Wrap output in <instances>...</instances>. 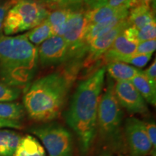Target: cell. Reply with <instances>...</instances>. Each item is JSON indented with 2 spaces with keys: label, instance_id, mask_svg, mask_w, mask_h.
Returning <instances> with one entry per match:
<instances>
[{
  "label": "cell",
  "instance_id": "cell-40",
  "mask_svg": "<svg viewBox=\"0 0 156 156\" xmlns=\"http://www.w3.org/2000/svg\"><path fill=\"white\" fill-rule=\"evenodd\" d=\"M153 156H155V153H154V155H153Z\"/></svg>",
  "mask_w": 156,
  "mask_h": 156
},
{
  "label": "cell",
  "instance_id": "cell-18",
  "mask_svg": "<svg viewBox=\"0 0 156 156\" xmlns=\"http://www.w3.org/2000/svg\"><path fill=\"white\" fill-rule=\"evenodd\" d=\"M72 11V9L64 7L48 10V15L46 20L51 28L53 36H62Z\"/></svg>",
  "mask_w": 156,
  "mask_h": 156
},
{
  "label": "cell",
  "instance_id": "cell-6",
  "mask_svg": "<svg viewBox=\"0 0 156 156\" xmlns=\"http://www.w3.org/2000/svg\"><path fill=\"white\" fill-rule=\"evenodd\" d=\"M30 131L41 140L49 156L73 155V136L63 126L55 123H47L31 128Z\"/></svg>",
  "mask_w": 156,
  "mask_h": 156
},
{
  "label": "cell",
  "instance_id": "cell-27",
  "mask_svg": "<svg viewBox=\"0 0 156 156\" xmlns=\"http://www.w3.org/2000/svg\"><path fill=\"white\" fill-rule=\"evenodd\" d=\"M156 40H149L138 43L135 54H152L155 51Z\"/></svg>",
  "mask_w": 156,
  "mask_h": 156
},
{
  "label": "cell",
  "instance_id": "cell-3",
  "mask_svg": "<svg viewBox=\"0 0 156 156\" xmlns=\"http://www.w3.org/2000/svg\"><path fill=\"white\" fill-rule=\"evenodd\" d=\"M38 47L26 34L0 36V80L9 86L25 90L38 69Z\"/></svg>",
  "mask_w": 156,
  "mask_h": 156
},
{
  "label": "cell",
  "instance_id": "cell-37",
  "mask_svg": "<svg viewBox=\"0 0 156 156\" xmlns=\"http://www.w3.org/2000/svg\"><path fill=\"white\" fill-rule=\"evenodd\" d=\"M101 156H113V155H112V153H110L109 152H104V153L101 154Z\"/></svg>",
  "mask_w": 156,
  "mask_h": 156
},
{
  "label": "cell",
  "instance_id": "cell-9",
  "mask_svg": "<svg viewBox=\"0 0 156 156\" xmlns=\"http://www.w3.org/2000/svg\"><path fill=\"white\" fill-rule=\"evenodd\" d=\"M38 62L42 68L63 65L69 61V48L62 36H52L38 47Z\"/></svg>",
  "mask_w": 156,
  "mask_h": 156
},
{
  "label": "cell",
  "instance_id": "cell-39",
  "mask_svg": "<svg viewBox=\"0 0 156 156\" xmlns=\"http://www.w3.org/2000/svg\"><path fill=\"white\" fill-rule=\"evenodd\" d=\"M118 156H125V155H122V154H119V155H118Z\"/></svg>",
  "mask_w": 156,
  "mask_h": 156
},
{
  "label": "cell",
  "instance_id": "cell-26",
  "mask_svg": "<svg viewBox=\"0 0 156 156\" xmlns=\"http://www.w3.org/2000/svg\"><path fill=\"white\" fill-rule=\"evenodd\" d=\"M104 5L116 9H126L129 10L138 5L137 0H107Z\"/></svg>",
  "mask_w": 156,
  "mask_h": 156
},
{
  "label": "cell",
  "instance_id": "cell-4",
  "mask_svg": "<svg viewBox=\"0 0 156 156\" xmlns=\"http://www.w3.org/2000/svg\"><path fill=\"white\" fill-rule=\"evenodd\" d=\"M106 85L98 108L97 132L105 142L117 147L122 141L124 113L115 95L114 83L112 78H108Z\"/></svg>",
  "mask_w": 156,
  "mask_h": 156
},
{
  "label": "cell",
  "instance_id": "cell-22",
  "mask_svg": "<svg viewBox=\"0 0 156 156\" xmlns=\"http://www.w3.org/2000/svg\"><path fill=\"white\" fill-rule=\"evenodd\" d=\"M25 115L23 104L16 102H0V119L20 121Z\"/></svg>",
  "mask_w": 156,
  "mask_h": 156
},
{
  "label": "cell",
  "instance_id": "cell-24",
  "mask_svg": "<svg viewBox=\"0 0 156 156\" xmlns=\"http://www.w3.org/2000/svg\"><path fill=\"white\" fill-rule=\"evenodd\" d=\"M152 54H134L133 55L120 58L117 62H122L124 63L131 64L134 67H138V69H142L147 65L148 62L151 61L152 58Z\"/></svg>",
  "mask_w": 156,
  "mask_h": 156
},
{
  "label": "cell",
  "instance_id": "cell-33",
  "mask_svg": "<svg viewBox=\"0 0 156 156\" xmlns=\"http://www.w3.org/2000/svg\"><path fill=\"white\" fill-rule=\"evenodd\" d=\"M21 129L23 128L22 123L19 121H12L0 119V129Z\"/></svg>",
  "mask_w": 156,
  "mask_h": 156
},
{
  "label": "cell",
  "instance_id": "cell-25",
  "mask_svg": "<svg viewBox=\"0 0 156 156\" xmlns=\"http://www.w3.org/2000/svg\"><path fill=\"white\" fill-rule=\"evenodd\" d=\"M156 37V24L155 21L150 23L140 30H138L137 41L138 43L145 41L153 40Z\"/></svg>",
  "mask_w": 156,
  "mask_h": 156
},
{
  "label": "cell",
  "instance_id": "cell-36",
  "mask_svg": "<svg viewBox=\"0 0 156 156\" xmlns=\"http://www.w3.org/2000/svg\"><path fill=\"white\" fill-rule=\"evenodd\" d=\"M138 5H144L147 6V7H151V4L152 0H137Z\"/></svg>",
  "mask_w": 156,
  "mask_h": 156
},
{
  "label": "cell",
  "instance_id": "cell-15",
  "mask_svg": "<svg viewBox=\"0 0 156 156\" xmlns=\"http://www.w3.org/2000/svg\"><path fill=\"white\" fill-rule=\"evenodd\" d=\"M154 21H155V17L151 7L140 5L132 7L129 11L127 17L129 25L137 30H140Z\"/></svg>",
  "mask_w": 156,
  "mask_h": 156
},
{
  "label": "cell",
  "instance_id": "cell-30",
  "mask_svg": "<svg viewBox=\"0 0 156 156\" xmlns=\"http://www.w3.org/2000/svg\"><path fill=\"white\" fill-rule=\"evenodd\" d=\"M48 10L64 7V0H36Z\"/></svg>",
  "mask_w": 156,
  "mask_h": 156
},
{
  "label": "cell",
  "instance_id": "cell-31",
  "mask_svg": "<svg viewBox=\"0 0 156 156\" xmlns=\"http://www.w3.org/2000/svg\"><path fill=\"white\" fill-rule=\"evenodd\" d=\"M144 75L147 80L151 82L152 85L156 87V61L154 59V62L152 63V64L145 69V71H142Z\"/></svg>",
  "mask_w": 156,
  "mask_h": 156
},
{
  "label": "cell",
  "instance_id": "cell-16",
  "mask_svg": "<svg viewBox=\"0 0 156 156\" xmlns=\"http://www.w3.org/2000/svg\"><path fill=\"white\" fill-rule=\"evenodd\" d=\"M13 156H46L44 146L30 134L22 136Z\"/></svg>",
  "mask_w": 156,
  "mask_h": 156
},
{
  "label": "cell",
  "instance_id": "cell-23",
  "mask_svg": "<svg viewBox=\"0 0 156 156\" xmlns=\"http://www.w3.org/2000/svg\"><path fill=\"white\" fill-rule=\"evenodd\" d=\"M21 94V90L6 85L0 80V102L16 101Z\"/></svg>",
  "mask_w": 156,
  "mask_h": 156
},
{
  "label": "cell",
  "instance_id": "cell-17",
  "mask_svg": "<svg viewBox=\"0 0 156 156\" xmlns=\"http://www.w3.org/2000/svg\"><path fill=\"white\" fill-rule=\"evenodd\" d=\"M22 135L10 129H0V156H13Z\"/></svg>",
  "mask_w": 156,
  "mask_h": 156
},
{
  "label": "cell",
  "instance_id": "cell-5",
  "mask_svg": "<svg viewBox=\"0 0 156 156\" xmlns=\"http://www.w3.org/2000/svg\"><path fill=\"white\" fill-rule=\"evenodd\" d=\"M48 10L36 0H17L6 15L3 34L11 36L29 31L47 18Z\"/></svg>",
  "mask_w": 156,
  "mask_h": 156
},
{
  "label": "cell",
  "instance_id": "cell-1",
  "mask_svg": "<svg viewBox=\"0 0 156 156\" xmlns=\"http://www.w3.org/2000/svg\"><path fill=\"white\" fill-rule=\"evenodd\" d=\"M80 65L79 60L67 62L63 67L30 84L24 90L23 105L31 119L48 123L60 116Z\"/></svg>",
  "mask_w": 156,
  "mask_h": 156
},
{
  "label": "cell",
  "instance_id": "cell-19",
  "mask_svg": "<svg viewBox=\"0 0 156 156\" xmlns=\"http://www.w3.org/2000/svg\"><path fill=\"white\" fill-rule=\"evenodd\" d=\"M134 87L145 99L146 103L155 106L156 105V87L152 85L145 77L142 71L137 74L131 80Z\"/></svg>",
  "mask_w": 156,
  "mask_h": 156
},
{
  "label": "cell",
  "instance_id": "cell-20",
  "mask_svg": "<svg viewBox=\"0 0 156 156\" xmlns=\"http://www.w3.org/2000/svg\"><path fill=\"white\" fill-rule=\"evenodd\" d=\"M126 9H116L108 5H102L92 9L85 10V18L87 25L95 24L112 18Z\"/></svg>",
  "mask_w": 156,
  "mask_h": 156
},
{
  "label": "cell",
  "instance_id": "cell-14",
  "mask_svg": "<svg viewBox=\"0 0 156 156\" xmlns=\"http://www.w3.org/2000/svg\"><path fill=\"white\" fill-rule=\"evenodd\" d=\"M105 67L109 77L116 81H131L142 71L129 64L117 61L109 62Z\"/></svg>",
  "mask_w": 156,
  "mask_h": 156
},
{
  "label": "cell",
  "instance_id": "cell-34",
  "mask_svg": "<svg viewBox=\"0 0 156 156\" xmlns=\"http://www.w3.org/2000/svg\"><path fill=\"white\" fill-rule=\"evenodd\" d=\"M64 8H68L75 10L84 7L83 0H64Z\"/></svg>",
  "mask_w": 156,
  "mask_h": 156
},
{
  "label": "cell",
  "instance_id": "cell-29",
  "mask_svg": "<svg viewBox=\"0 0 156 156\" xmlns=\"http://www.w3.org/2000/svg\"><path fill=\"white\" fill-rule=\"evenodd\" d=\"M145 127L146 132L149 137L150 141L151 142L153 149L156 147V124L153 121L151 122H145Z\"/></svg>",
  "mask_w": 156,
  "mask_h": 156
},
{
  "label": "cell",
  "instance_id": "cell-28",
  "mask_svg": "<svg viewBox=\"0 0 156 156\" xmlns=\"http://www.w3.org/2000/svg\"><path fill=\"white\" fill-rule=\"evenodd\" d=\"M17 0H6L0 4V36L3 34V23L8 11L15 5Z\"/></svg>",
  "mask_w": 156,
  "mask_h": 156
},
{
  "label": "cell",
  "instance_id": "cell-11",
  "mask_svg": "<svg viewBox=\"0 0 156 156\" xmlns=\"http://www.w3.org/2000/svg\"><path fill=\"white\" fill-rule=\"evenodd\" d=\"M114 93L120 106L132 114H147V103L131 81H116Z\"/></svg>",
  "mask_w": 156,
  "mask_h": 156
},
{
  "label": "cell",
  "instance_id": "cell-21",
  "mask_svg": "<svg viewBox=\"0 0 156 156\" xmlns=\"http://www.w3.org/2000/svg\"><path fill=\"white\" fill-rule=\"evenodd\" d=\"M25 34L29 41L36 46H40L43 42L53 36L51 28L46 19L28 33H25Z\"/></svg>",
  "mask_w": 156,
  "mask_h": 156
},
{
  "label": "cell",
  "instance_id": "cell-35",
  "mask_svg": "<svg viewBox=\"0 0 156 156\" xmlns=\"http://www.w3.org/2000/svg\"><path fill=\"white\" fill-rule=\"evenodd\" d=\"M107 0H83V6L85 9H92L104 5Z\"/></svg>",
  "mask_w": 156,
  "mask_h": 156
},
{
  "label": "cell",
  "instance_id": "cell-10",
  "mask_svg": "<svg viewBox=\"0 0 156 156\" xmlns=\"http://www.w3.org/2000/svg\"><path fill=\"white\" fill-rule=\"evenodd\" d=\"M128 26H129V25L126 18L112 30L103 33L95 38L89 44L87 48L83 60V67L89 69L92 66H94L97 62H99L102 56L112 46L116 37L122 34Z\"/></svg>",
  "mask_w": 156,
  "mask_h": 156
},
{
  "label": "cell",
  "instance_id": "cell-8",
  "mask_svg": "<svg viewBox=\"0 0 156 156\" xmlns=\"http://www.w3.org/2000/svg\"><path fill=\"white\" fill-rule=\"evenodd\" d=\"M124 136L131 156H146L153 149L145 127V122L134 116L127 118L124 122Z\"/></svg>",
  "mask_w": 156,
  "mask_h": 156
},
{
  "label": "cell",
  "instance_id": "cell-12",
  "mask_svg": "<svg viewBox=\"0 0 156 156\" xmlns=\"http://www.w3.org/2000/svg\"><path fill=\"white\" fill-rule=\"evenodd\" d=\"M137 44L128 41L122 32L116 37L112 46L101 58L99 61L101 65L102 63L107 64L111 62L119 61L122 58L133 55L136 52Z\"/></svg>",
  "mask_w": 156,
  "mask_h": 156
},
{
  "label": "cell",
  "instance_id": "cell-2",
  "mask_svg": "<svg viewBox=\"0 0 156 156\" xmlns=\"http://www.w3.org/2000/svg\"><path fill=\"white\" fill-rule=\"evenodd\" d=\"M106 73L103 66L79 83L66 114V122L75 132L83 155L90 150L97 134L98 108Z\"/></svg>",
  "mask_w": 156,
  "mask_h": 156
},
{
  "label": "cell",
  "instance_id": "cell-32",
  "mask_svg": "<svg viewBox=\"0 0 156 156\" xmlns=\"http://www.w3.org/2000/svg\"><path fill=\"white\" fill-rule=\"evenodd\" d=\"M123 35L129 41L138 44V30L136 28L132 26H128L127 28L124 29V30L123 31Z\"/></svg>",
  "mask_w": 156,
  "mask_h": 156
},
{
  "label": "cell",
  "instance_id": "cell-38",
  "mask_svg": "<svg viewBox=\"0 0 156 156\" xmlns=\"http://www.w3.org/2000/svg\"><path fill=\"white\" fill-rule=\"evenodd\" d=\"M5 1H6V0H0V4L4 2H5Z\"/></svg>",
  "mask_w": 156,
  "mask_h": 156
},
{
  "label": "cell",
  "instance_id": "cell-7",
  "mask_svg": "<svg viewBox=\"0 0 156 156\" xmlns=\"http://www.w3.org/2000/svg\"><path fill=\"white\" fill-rule=\"evenodd\" d=\"M85 10L83 7L72 11L62 35L69 48V61L81 60L85 57L88 48L83 41L87 26Z\"/></svg>",
  "mask_w": 156,
  "mask_h": 156
},
{
  "label": "cell",
  "instance_id": "cell-13",
  "mask_svg": "<svg viewBox=\"0 0 156 156\" xmlns=\"http://www.w3.org/2000/svg\"><path fill=\"white\" fill-rule=\"evenodd\" d=\"M129 11V9H124L112 18L95 24L87 25L83 38L85 44L88 47L89 44L99 35L112 30L123 20H126L128 17Z\"/></svg>",
  "mask_w": 156,
  "mask_h": 156
}]
</instances>
